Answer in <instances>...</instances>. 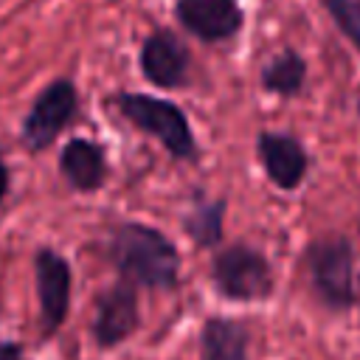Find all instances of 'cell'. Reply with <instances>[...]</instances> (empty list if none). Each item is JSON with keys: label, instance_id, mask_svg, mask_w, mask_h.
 <instances>
[{"label": "cell", "instance_id": "2", "mask_svg": "<svg viewBox=\"0 0 360 360\" xmlns=\"http://www.w3.org/2000/svg\"><path fill=\"white\" fill-rule=\"evenodd\" d=\"M112 101H115V110L135 129L158 138L172 158L197 160L200 149H197L191 124H188L186 112L174 101L158 98V96H146V93H118Z\"/></svg>", "mask_w": 360, "mask_h": 360}, {"label": "cell", "instance_id": "17", "mask_svg": "<svg viewBox=\"0 0 360 360\" xmlns=\"http://www.w3.org/2000/svg\"><path fill=\"white\" fill-rule=\"evenodd\" d=\"M6 191H8V169H6V160L0 155V200L6 197Z\"/></svg>", "mask_w": 360, "mask_h": 360}, {"label": "cell", "instance_id": "8", "mask_svg": "<svg viewBox=\"0 0 360 360\" xmlns=\"http://www.w3.org/2000/svg\"><path fill=\"white\" fill-rule=\"evenodd\" d=\"M188 65H191V56L186 42L169 28H155L141 45V73L155 87L172 90L186 84Z\"/></svg>", "mask_w": 360, "mask_h": 360}, {"label": "cell", "instance_id": "6", "mask_svg": "<svg viewBox=\"0 0 360 360\" xmlns=\"http://www.w3.org/2000/svg\"><path fill=\"white\" fill-rule=\"evenodd\" d=\"M34 276H37L42 332L53 335L65 323L68 307H70V284H73L70 264L53 248H39L34 256Z\"/></svg>", "mask_w": 360, "mask_h": 360}, {"label": "cell", "instance_id": "12", "mask_svg": "<svg viewBox=\"0 0 360 360\" xmlns=\"http://www.w3.org/2000/svg\"><path fill=\"white\" fill-rule=\"evenodd\" d=\"M202 360H248V329L239 321L208 318L200 335Z\"/></svg>", "mask_w": 360, "mask_h": 360}, {"label": "cell", "instance_id": "3", "mask_svg": "<svg viewBox=\"0 0 360 360\" xmlns=\"http://www.w3.org/2000/svg\"><path fill=\"white\" fill-rule=\"evenodd\" d=\"M304 264L323 307L343 312L354 304V248L346 236L329 233L312 239L304 253Z\"/></svg>", "mask_w": 360, "mask_h": 360}, {"label": "cell", "instance_id": "14", "mask_svg": "<svg viewBox=\"0 0 360 360\" xmlns=\"http://www.w3.org/2000/svg\"><path fill=\"white\" fill-rule=\"evenodd\" d=\"M222 217H225V200H200L183 217V228L200 248H214L222 239Z\"/></svg>", "mask_w": 360, "mask_h": 360}, {"label": "cell", "instance_id": "13", "mask_svg": "<svg viewBox=\"0 0 360 360\" xmlns=\"http://www.w3.org/2000/svg\"><path fill=\"white\" fill-rule=\"evenodd\" d=\"M304 82H307V59L292 48H284L262 68V87L281 98L298 96L304 90Z\"/></svg>", "mask_w": 360, "mask_h": 360}, {"label": "cell", "instance_id": "10", "mask_svg": "<svg viewBox=\"0 0 360 360\" xmlns=\"http://www.w3.org/2000/svg\"><path fill=\"white\" fill-rule=\"evenodd\" d=\"M256 152H259V160H262L267 177L278 188L292 191L304 183L307 169H309V155L298 138H292L287 132L264 129L256 138Z\"/></svg>", "mask_w": 360, "mask_h": 360}, {"label": "cell", "instance_id": "1", "mask_svg": "<svg viewBox=\"0 0 360 360\" xmlns=\"http://www.w3.org/2000/svg\"><path fill=\"white\" fill-rule=\"evenodd\" d=\"M110 259L121 278L135 287L172 290L180 278V253L174 242L143 222H124L115 228L110 242Z\"/></svg>", "mask_w": 360, "mask_h": 360}, {"label": "cell", "instance_id": "15", "mask_svg": "<svg viewBox=\"0 0 360 360\" xmlns=\"http://www.w3.org/2000/svg\"><path fill=\"white\" fill-rule=\"evenodd\" d=\"M340 34L360 51V0H321Z\"/></svg>", "mask_w": 360, "mask_h": 360}, {"label": "cell", "instance_id": "18", "mask_svg": "<svg viewBox=\"0 0 360 360\" xmlns=\"http://www.w3.org/2000/svg\"><path fill=\"white\" fill-rule=\"evenodd\" d=\"M357 112H360V93H357Z\"/></svg>", "mask_w": 360, "mask_h": 360}, {"label": "cell", "instance_id": "11", "mask_svg": "<svg viewBox=\"0 0 360 360\" xmlns=\"http://www.w3.org/2000/svg\"><path fill=\"white\" fill-rule=\"evenodd\" d=\"M59 172L76 191H96L107 177V158L96 141L70 138L59 155Z\"/></svg>", "mask_w": 360, "mask_h": 360}, {"label": "cell", "instance_id": "7", "mask_svg": "<svg viewBox=\"0 0 360 360\" xmlns=\"http://www.w3.org/2000/svg\"><path fill=\"white\" fill-rule=\"evenodd\" d=\"M138 329V292L135 284L121 278L118 284L107 287L96 301L93 315V340L104 349L124 343Z\"/></svg>", "mask_w": 360, "mask_h": 360}, {"label": "cell", "instance_id": "5", "mask_svg": "<svg viewBox=\"0 0 360 360\" xmlns=\"http://www.w3.org/2000/svg\"><path fill=\"white\" fill-rule=\"evenodd\" d=\"M79 110V93L70 79H53L31 104L28 115L22 118L20 138L31 152L48 149L59 132L73 121Z\"/></svg>", "mask_w": 360, "mask_h": 360}, {"label": "cell", "instance_id": "4", "mask_svg": "<svg viewBox=\"0 0 360 360\" xmlns=\"http://www.w3.org/2000/svg\"><path fill=\"white\" fill-rule=\"evenodd\" d=\"M211 278L217 292L228 301H262L273 292L270 262L245 242L228 245L214 256Z\"/></svg>", "mask_w": 360, "mask_h": 360}, {"label": "cell", "instance_id": "16", "mask_svg": "<svg viewBox=\"0 0 360 360\" xmlns=\"http://www.w3.org/2000/svg\"><path fill=\"white\" fill-rule=\"evenodd\" d=\"M0 360H22V349L17 343L0 340Z\"/></svg>", "mask_w": 360, "mask_h": 360}, {"label": "cell", "instance_id": "9", "mask_svg": "<svg viewBox=\"0 0 360 360\" xmlns=\"http://www.w3.org/2000/svg\"><path fill=\"white\" fill-rule=\"evenodd\" d=\"M177 22L202 42H222L239 34L245 14L239 0H177Z\"/></svg>", "mask_w": 360, "mask_h": 360}]
</instances>
